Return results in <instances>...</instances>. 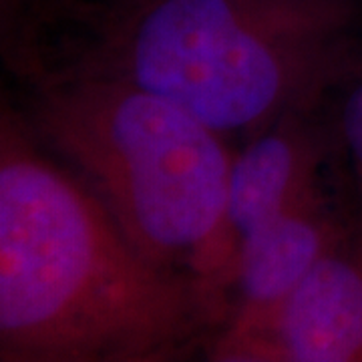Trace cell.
<instances>
[{"mask_svg":"<svg viewBox=\"0 0 362 362\" xmlns=\"http://www.w3.org/2000/svg\"><path fill=\"white\" fill-rule=\"evenodd\" d=\"M356 226V211L340 214L324 183L298 195L244 238L235 259L233 302L214 346L244 337L272 316L324 254Z\"/></svg>","mask_w":362,"mask_h":362,"instance_id":"5","label":"cell"},{"mask_svg":"<svg viewBox=\"0 0 362 362\" xmlns=\"http://www.w3.org/2000/svg\"><path fill=\"white\" fill-rule=\"evenodd\" d=\"M340 141L350 161L356 185V221L362 228V71L352 77L349 93L338 115Z\"/></svg>","mask_w":362,"mask_h":362,"instance_id":"7","label":"cell"},{"mask_svg":"<svg viewBox=\"0 0 362 362\" xmlns=\"http://www.w3.org/2000/svg\"><path fill=\"white\" fill-rule=\"evenodd\" d=\"M228 314L145 258L83 180L0 131V361L168 362Z\"/></svg>","mask_w":362,"mask_h":362,"instance_id":"2","label":"cell"},{"mask_svg":"<svg viewBox=\"0 0 362 362\" xmlns=\"http://www.w3.org/2000/svg\"><path fill=\"white\" fill-rule=\"evenodd\" d=\"M326 143L308 131L298 113L258 133L233 157L226 199V242L233 258L247 233L254 232L298 195L322 183Z\"/></svg>","mask_w":362,"mask_h":362,"instance_id":"6","label":"cell"},{"mask_svg":"<svg viewBox=\"0 0 362 362\" xmlns=\"http://www.w3.org/2000/svg\"><path fill=\"white\" fill-rule=\"evenodd\" d=\"M30 125L81 173L145 258L183 274L232 314L221 133L127 81L23 71Z\"/></svg>","mask_w":362,"mask_h":362,"instance_id":"3","label":"cell"},{"mask_svg":"<svg viewBox=\"0 0 362 362\" xmlns=\"http://www.w3.org/2000/svg\"><path fill=\"white\" fill-rule=\"evenodd\" d=\"M216 361L362 362V228L342 238L244 337L209 349Z\"/></svg>","mask_w":362,"mask_h":362,"instance_id":"4","label":"cell"},{"mask_svg":"<svg viewBox=\"0 0 362 362\" xmlns=\"http://www.w3.org/2000/svg\"><path fill=\"white\" fill-rule=\"evenodd\" d=\"M356 0H45L25 71L127 81L254 137L361 71Z\"/></svg>","mask_w":362,"mask_h":362,"instance_id":"1","label":"cell"}]
</instances>
